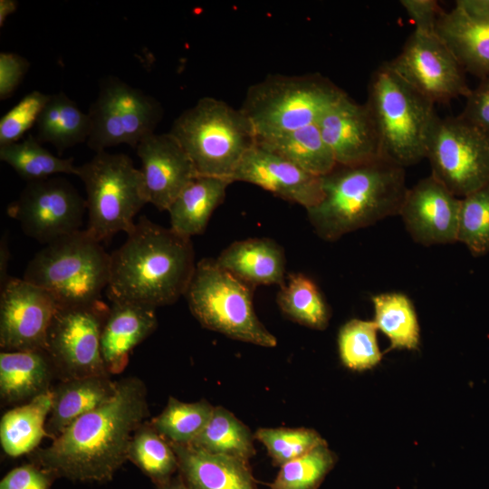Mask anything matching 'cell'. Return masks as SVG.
<instances>
[{
	"instance_id": "6da1fadb",
	"label": "cell",
	"mask_w": 489,
	"mask_h": 489,
	"mask_svg": "<svg viewBox=\"0 0 489 489\" xmlns=\"http://www.w3.org/2000/svg\"><path fill=\"white\" fill-rule=\"evenodd\" d=\"M149 416L147 388L138 377L118 380L113 396L73 421L50 446L30 454L55 478L110 481L128 460L135 431Z\"/></svg>"
},
{
	"instance_id": "7a4b0ae2",
	"label": "cell",
	"mask_w": 489,
	"mask_h": 489,
	"mask_svg": "<svg viewBox=\"0 0 489 489\" xmlns=\"http://www.w3.org/2000/svg\"><path fill=\"white\" fill-rule=\"evenodd\" d=\"M194 260L190 238L141 216L124 244L110 254L107 297L154 309L172 304L188 287Z\"/></svg>"
},
{
	"instance_id": "3957f363",
	"label": "cell",
	"mask_w": 489,
	"mask_h": 489,
	"mask_svg": "<svg viewBox=\"0 0 489 489\" xmlns=\"http://www.w3.org/2000/svg\"><path fill=\"white\" fill-rule=\"evenodd\" d=\"M321 180L322 197L307 215L317 235L328 241L398 215L408 190L405 168L384 158L337 165Z\"/></svg>"
},
{
	"instance_id": "277c9868",
	"label": "cell",
	"mask_w": 489,
	"mask_h": 489,
	"mask_svg": "<svg viewBox=\"0 0 489 489\" xmlns=\"http://www.w3.org/2000/svg\"><path fill=\"white\" fill-rule=\"evenodd\" d=\"M365 105L378 130L384 158L405 168L426 158L438 119L435 103L404 81L388 62L372 72Z\"/></svg>"
},
{
	"instance_id": "5b68a950",
	"label": "cell",
	"mask_w": 489,
	"mask_h": 489,
	"mask_svg": "<svg viewBox=\"0 0 489 489\" xmlns=\"http://www.w3.org/2000/svg\"><path fill=\"white\" fill-rule=\"evenodd\" d=\"M110 275V254L82 229L45 244L27 264L23 279L47 291L59 308H65L101 300Z\"/></svg>"
},
{
	"instance_id": "8992f818",
	"label": "cell",
	"mask_w": 489,
	"mask_h": 489,
	"mask_svg": "<svg viewBox=\"0 0 489 489\" xmlns=\"http://www.w3.org/2000/svg\"><path fill=\"white\" fill-rule=\"evenodd\" d=\"M169 132L186 150L199 176L231 182L241 159L256 143L254 129L241 110L212 97L201 98L183 111Z\"/></svg>"
},
{
	"instance_id": "52a82bcc",
	"label": "cell",
	"mask_w": 489,
	"mask_h": 489,
	"mask_svg": "<svg viewBox=\"0 0 489 489\" xmlns=\"http://www.w3.org/2000/svg\"><path fill=\"white\" fill-rule=\"evenodd\" d=\"M345 92L318 74L270 75L247 90L241 111L256 140L315 124Z\"/></svg>"
},
{
	"instance_id": "ba28073f",
	"label": "cell",
	"mask_w": 489,
	"mask_h": 489,
	"mask_svg": "<svg viewBox=\"0 0 489 489\" xmlns=\"http://www.w3.org/2000/svg\"><path fill=\"white\" fill-rule=\"evenodd\" d=\"M77 170L87 196L86 231L101 243L119 232L129 234L134 217L149 203L141 170L128 155L106 150L96 152Z\"/></svg>"
},
{
	"instance_id": "9c48e42d",
	"label": "cell",
	"mask_w": 489,
	"mask_h": 489,
	"mask_svg": "<svg viewBox=\"0 0 489 489\" xmlns=\"http://www.w3.org/2000/svg\"><path fill=\"white\" fill-rule=\"evenodd\" d=\"M252 287L216 260L205 258L196 264L184 296L191 313L204 328L236 340L275 347V336L255 314Z\"/></svg>"
},
{
	"instance_id": "30bf717a",
	"label": "cell",
	"mask_w": 489,
	"mask_h": 489,
	"mask_svg": "<svg viewBox=\"0 0 489 489\" xmlns=\"http://www.w3.org/2000/svg\"><path fill=\"white\" fill-rule=\"evenodd\" d=\"M91 132L87 145L95 152L120 144L137 148L154 133L163 115L161 104L116 76L103 77L90 105Z\"/></svg>"
},
{
	"instance_id": "8fae6325",
	"label": "cell",
	"mask_w": 489,
	"mask_h": 489,
	"mask_svg": "<svg viewBox=\"0 0 489 489\" xmlns=\"http://www.w3.org/2000/svg\"><path fill=\"white\" fill-rule=\"evenodd\" d=\"M426 158L431 175L457 197L489 183V137L459 116L437 119Z\"/></svg>"
},
{
	"instance_id": "7c38bea8",
	"label": "cell",
	"mask_w": 489,
	"mask_h": 489,
	"mask_svg": "<svg viewBox=\"0 0 489 489\" xmlns=\"http://www.w3.org/2000/svg\"><path fill=\"white\" fill-rule=\"evenodd\" d=\"M109 309L102 300L58 309L49 330L45 350L61 380L110 376L101 348V331Z\"/></svg>"
},
{
	"instance_id": "4fadbf2b",
	"label": "cell",
	"mask_w": 489,
	"mask_h": 489,
	"mask_svg": "<svg viewBox=\"0 0 489 489\" xmlns=\"http://www.w3.org/2000/svg\"><path fill=\"white\" fill-rule=\"evenodd\" d=\"M6 212L27 236L47 244L82 230L87 203L70 180L53 176L28 182Z\"/></svg>"
},
{
	"instance_id": "5bb4252c",
	"label": "cell",
	"mask_w": 489,
	"mask_h": 489,
	"mask_svg": "<svg viewBox=\"0 0 489 489\" xmlns=\"http://www.w3.org/2000/svg\"><path fill=\"white\" fill-rule=\"evenodd\" d=\"M389 66L410 86L433 103H446L471 89L457 58L436 34L414 30Z\"/></svg>"
},
{
	"instance_id": "9a60e30c",
	"label": "cell",
	"mask_w": 489,
	"mask_h": 489,
	"mask_svg": "<svg viewBox=\"0 0 489 489\" xmlns=\"http://www.w3.org/2000/svg\"><path fill=\"white\" fill-rule=\"evenodd\" d=\"M59 309L44 289L10 277L1 288L0 347L3 351L46 350L47 337Z\"/></svg>"
},
{
	"instance_id": "2e32d148",
	"label": "cell",
	"mask_w": 489,
	"mask_h": 489,
	"mask_svg": "<svg viewBox=\"0 0 489 489\" xmlns=\"http://www.w3.org/2000/svg\"><path fill=\"white\" fill-rule=\"evenodd\" d=\"M460 200L430 175L408 188L398 215L415 242L453 244L457 242Z\"/></svg>"
},
{
	"instance_id": "e0dca14e",
	"label": "cell",
	"mask_w": 489,
	"mask_h": 489,
	"mask_svg": "<svg viewBox=\"0 0 489 489\" xmlns=\"http://www.w3.org/2000/svg\"><path fill=\"white\" fill-rule=\"evenodd\" d=\"M317 124L337 165L355 166L383 158L378 130L367 106L346 93L323 112Z\"/></svg>"
},
{
	"instance_id": "ac0fdd59",
	"label": "cell",
	"mask_w": 489,
	"mask_h": 489,
	"mask_svg": "<svg viewBox=\"0 0 489 489\" xmlns=\"http://www.w3.org/2000/svg\"><path fill=\"white\" fill-rule=\"evenodd\" d=\"M149 203L168 211L182 190L197 176L179 141L170 133L144 138L136 148Z\"/></svg>"
},
{
	"instance_id": "d6986e66",
	"label": "cell",
	"mask_w": 489,
	"mask_h": 489,
	"mask_svg": "<svg viewBox=\"0 0 489 489\" xmlns=\"http://www.w3.org/2000/svg\"><path fill=\"white\" fill-rule=\"evenodd\" d=\"M235 181L258 186L306 210L322 197L321 177L303 170L256 143L241 159L232 176V182Z\"/></svg>"
},
{
	"instance_id": "ffe728a7",
	"label": "cell",
	"mask_w": 489,
	"mask_h": 489,
	"mask_svg": "<svg viewBox=\"0 0 489 489\" xmlns=\"http://www.w3.org/2000/svg\"><path fill=\"white\" fill-rule=\"evenodd\" d=\"M436 33L465 72L489 74V0H457L441 14Z\"/></svg>"
},
{
	"instance_id": "44dd1931",
	"label": "cell",
	"mask_w": 489,
	"mask_h": 489,
	"mask_svg": "<svg viewBox=\"0 0 489 489\" xmlns=\"http://www.w3.org/2000/svg\"><path fill=\"white\" fill-rule=\"evenodd\" d=\"M101 335L102 359L108 373H121L135 347L155 331V309L140 304L110 302Z\"/></svg>"
},
{
	"instance_id": "7402d4cb",
	"label": "cell",
	"mask_w": 489,
	"mask_h": 489,
	"mask_svg": "<svg viewBox=\"0 0 489 489\" xmlns=\"http://www.w3.org/2000/svg\"><path fill=\"white\" fill-rule=\"evenodd\" d=\"M190 489H258L246 461L169 442Z\"/></svg>"
},
{
	"instance_id": "603a6c76",
	"label": "cell",
	"mask_w": 489,
	"mask_h": 489,
	"mask_svg": "<svg viewBox=\"0 0 489 489\" xmlns=\"http://www.w3.org/2000/svg\"><path fill=\"white\" fill-rule=\"evenodd\" d=\"M219 266L251 286L285 283L282 247L269 238H249L225 248L216 260Z\"/></svg>"
},
{
	"instance_id": "cb8c5ba5",
	"label": "cell",
	"mask_w": 489,
	"mask_h": 489,
	"mask_svg": "<svg viewBox=\"0 0 489 489\" xmlns=\"http://www.w3.org/2000/svg\"><path fill=\"white\" fill-rule=\"evenodd\" d=\"M54 376L53 361L44 350L0 353V398L5 404L28 402L49 391Z\"/></svg>"
},
{
	"instance_id": "d4e9b609",
	"label": "cell",
	"mask_w": 489,
	"mask_h": 489,
	"mask_svg": "<svg viewBox=\"0 0 489 489\" xmlns=\"http://www.w3.org/2000/svg\"><path fill=\"white\" fill-rule=\"evenodd\" d=\"M117 385L110 376L61 380L52 390L53 407L45 425L48 437L54 439L78 417L108 401Z\"/></svg>"
},
{
	"instance_id": "484cf974",
	"label": "cell",
	"mask_w": 489,
	"mask_h": 489,
	"mask_svg": "<svg viewBox=\"0 0 489 489\" xmlns=\"http://www.w3.org/2000/svg\"><path fill=\"white\" fill-rule=\"evenodd\" d=\"M231 183L226 178L197 176L168 208L170 228L188 238L201 235Z\"/></svg>"
},
{
	"instance_id": "4316f807",
	"label": "cell",
	"mask_w": 489,
	"mask_h": 489,
	"mask_svg": "<svg viewBox=\"0 0 489 489\" xmlns=\"http://www.w3.org/2000/svg\"><path fill=\"white\" fill-rule=\"evenodd\" d=\"M53 407L50 389L6 411L0 421V443L10 457L30 455L48 436L45 425Z\"/></svg>"
},
{
	"instance_id": "83f0119b",
	"label": "cell",
	"mask_w": 489,
	"mask_h": 489,
	"mask_svg": "<svg viewBox=\"0 0 489 489\" xmlns=\"http://www.w3.org/2000/svg\"><path fill=\"white\" fill-rule=\"evenodd\" d=\"M36 139L50 143L62 155L66 149L87 142L91 120L63 91L50 96L36 122Z\"/></svg>"
},
{
	"instance_id": "f1b7e54d",
	"label": "cell",
	"mask_w": 489,
	"mask_h": 489,
	"mask_svg": "<svg viewBox=\"0 0 489 489\" xmlns=\"http://www.w3.org/2000/svg\"><path fill=\"white\" fill-rule=\"evenodd\" d=\"M256 144L315 176L323 177L337 166L317 123L276 137L257 139Z\"/></svg>"
},
{
	"instance_id": "f546056e",
	"label": "cell",
	"mask_w": 489,
	"mask_h": 489,
	"mask_svg": "<svg viewBox=\"0 0 489 489\" xmlns=\"http://www.w3.org/2000/svg\"><path fill=\"white\" fill-rule=\"evenodd\" d=\"M374 320L379 331L389 340V350H417L420 328L413 303L400 292H385L372 296Z\"/></svg>"
},
{
	"instance_id": "4dcf8cb0",
	"label": "cell",
	"mask_w": 489,
	"mask_h": 489,
	"mask_svg": "<svg viewBox=\"0 0 489 489\" xmlns=\"http://www.w3.org/2000/svg\"><path fill=\"white\" fill-rule=\"evenodd\" d=\"M254 435L232 412L217 406L203 431L190 445L210 454L248 462L254 455Z\"/></svg>"
},
{
	"instance_id": "1f68e13d",
	"label": "cell",
	"mask_w": 489,
	"mask_h": 489,
	"mask_svg": "<svg viewBox=\"0 0 489 489\" xmlns=\"http://www.w3.org/2000/svg\"><path fill=\"white\" fill-rule=\"evenodd\" d=\"M0 159L27 183L57 174L77 176L78 173V166H74L73 158L54 156L32 135H28L23 141L0 146Z\"/></svg>"
},
{
	"instance_id": "d6a6232c",
	"label": "cell",
	"mask_w": 489,
	"mask_h": 489,
	"mask_svg": "<svg viewBox=\"0 0 489 489\" xmlns=\"http://www.w3.org/2000/svg\"><path fill=\"white\" fill-rule=\"evenodd\" d=\"M277 302L292 321L323 331L329 325L330 309L318 286L302 273H292L278 292Z\"/></svg>"
},
{
	"instance_id": "836d02e7",
	"label": "cell",
	"mask_w": 489,
	"mask_h": 489,
	"mask_svg": "<svg viewBox=\"0 0 489 489\" xmlns=\"http://www.w3.org/2000/svg\"><path fill=\"white\" fill-rule=\"evenodd\" d=\"M128 460L156 485L171 479L178 470L177 458L170 443L147 421L135 431L131 438Z\"/></svg>"
},
{
	"instance_id": "e575fe53",
	"label": "cell",
	"mask_w": 489,
	"mask_h": 489,
	"mask_svg": "<svg viewBox=\"0 0 489 489\" xmlns=\"http://www.w3.org/2000/svg\"><path fill=\"white\" fill-rule=\"evenodd\" d=\"M214 408L205 399L183 402L170 396L166 408L149 424L168 442L191 444L208 423Z\"/></svg>"
},
{
	"instance_id": "d590c367",
	"label": "cell",
	"mask_w": 489,
	"mask_h": 489,
	"mask_svg": "<svg viewBox=\"0 0 489 489\" xmlns=\"http://www.w3.org/2000/svg\"><path fill=\"white\" fill-rule=\"evenodd\" d=\"M373 321L352 319L339 331L338 347L342 364L349 369L363 371L376 367L382 359Z\"/></svg>"
},
{
	"instance_id": "8d00e7d4",
	"label": "cell",
	"mask_w": 489,
	"mask_h": 489,
	"mask_svg": "<svg viewBox=\"0 0 489 489\" xmlns=\"http://www.w3.org/2000/svg\"><path fill=\"white\" fill-rule=\"evenodd\" d=\"M457 242L474 256L489 253V183L461 197Z\"/></svg>"
},
{
	"instance_id": "74e56055",
	"label": "cell",
	"mask_w": 489,
	"mask_h": 489,
	"mask_svg": "<svg viewBox=\"0 0 489 489\" xmlns=\"http://www.w3.org/2000/svg\"><path fill=\"white\" fill-rule=\"evenodd\" d=\"M337 456L327 443L283 465L270 489H317Z\"/></svg>"
},
{
	"instance_id": "f35d334b",
	"label": "cell",
	"mask_w": 489,
	"mask_h": 489,
	"mask_svg": "<svg viewBox=\"0 0 489 489\" xmlns=\"http://www.w3.org/2000/svg\"><path fill=\"white\" fill-rule=\"evenodd\" d=\"M254 438L267 449L269 455L279 466L304 455L327 442L312 428H259Z\"/></svg>"
},
{
	"instance_id": "ab89813d",
	"label": "cell",
	"mask_w": 489,
	"mask_h": 489,
	"mask_svg": "<svg viewBox=\"0 0 489 489\" xmlns=\"http://www.w3.org/2000/svg\"><path fill=\"white\" fill-rule=\"evenodd\" d=\"M50 94L32 91L0 119V146L19 141L30 129L50 99Z\"/></svg>"
},
{
	"instance_id": "60d3db41",
	"label": "cell",
	"mask_w": 489,
	"mask_h": 489,
	"mask_svg": "<svg viewBox=\"0 0 489 489\" xmlns=\"http://www.w3.org/2000/svg\"><path fill=\"white\" fill-rule=\"evenodd\" d=\"M55 477L34 463L10 470L1 480L0 489H51Z\"/></svg>"
},
{
	"instance_id": "b9f144b4",
	"label": "cell",
	"mask_w": 489,
	"mask_h": 489,
	"mask_svg": "<svg viewBox=\"0 0 489 489\" xmlns=\"http://www.w3.org/2000/svg\"><path fill=\"white\" fill-rule=\"evenodd\" d=\"M459 117L489 137V74L471 90Z\"/></svg>"
},
{
	"instance_id": "7bdbcfd3",
	"label": "cell",
	"mask_w": 489,
	"mask_h": 489,
	"mask_svg": "<svg viewBox=\"0 0 489 489\" xmlns=\"http://www.w3.org/2000/svg\"><path fill=\"white\" fill-rule=\"evenodd\" d=\"M30 67L24 56L8 52L0 53V100L10 98Z\"/></svg>"
},
{
	"instance_id": "ee69618b",
	"label": "cell",
	"mask_w": 489,
	"mask_h": 489,
	"mask_svg": "<svg viewBox=\"0 0 489 489\" xmlns=\"http://www.w3.org/2000/svg\"><path fill=\"white\" fill-rule=\"evenodd\" d=\"M411 20L416 24L415 30L436 34L438 20L444 10L435 0H401L399 1Z\"/></svg>"
},
{
	"instance_id": "f6af8a7d",
	"label": "cell",
	"mask_w": 489,
	"mask_h": 489,
	"mask_svg": "<svg viewBox=\"0 0 489 489\" xmlns=\"http://www.w3.org/2000/svg\"><path fill=\"white\" fill-rule=\"evenodd\" d=\"M11 253L8 246L7 234L5 232L0 241V287L2 288L11 277L8 275V265Z\"/></svg>"
},
{
	"instance_id": "bcb514c9",
	"label": "cell",
	"mask_w": 489,
	"mask_h": 489,
	"mask_svg": "<svg viewBox=\"0 0 489 489\" xmlns=\"http://www.w3.org/2000/svg\"><path fill=\"white\" fill-rule=\"evenodd\" d=\"M18 7L16 0H0V26L5 24L7 17L14 14Z\"/></svg>"
},
{
	"instance_id": "7dc6e473",
	"label": "cell",
	"mask_w": 489,
	"mask_h": 489,
	"mask_svg": "<svg viewBox=\"0 0 489 489\" xmlns=\"http://www.w3.org/2000/svg\"><path fill=\"white\" fill-rule=\"evenodd\" d=\"M156 486L157 489H190L181 476L171 478L168 481Z\"/></svg>"
}]
</instances>
